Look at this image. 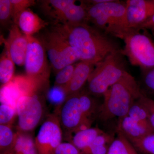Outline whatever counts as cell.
<instances>
[{"label":"cell","mask_w":154,"mask_h":154,"mask_svg":"<svg viewBox=\"0 0 154 154\" xmlns=\"http://www.w3.org/2000/svg\"><path fill=\"white\" fill-rule=\"evenodd\" d=\"M116 136L108 148L107 154H139L129 140L116 130Z\"/></svg>","instance_id":"cell-19"},{"label":"cell","mask_w":154,"mask_h":154,"mask_svg":"<svg viewBox=\"0 0 154 154\" xmlns=\"http://www.w3.org/2000/svg\"><path fill=\"white\" fill-rule=\"evenodd\" d=\"M17 25L26 36H33L45 28L48 24L37 14L28 9L20 15Z\"/></svg>","instance_id":"cell-16"},{"label":"cell","mask_w":154,"mask_h":154,"mask_svg":"<svg viewBox=\"0 0 154 154\" xmlns=\"http://www.w3.org/2000/svg\"><path fill=\"white\" fill-rule=\"evenodd\" d=\"M27 37L28 45L25 63L26 75L48 83L50 76V67L44 46L41 41L36 37Z\"/></svg>","instance_id":"cell-10"},{"label":"cell","mask_w":154,"mask_h":154,"mask_svg":"<svg viewBox=\"0 0 154 154\" xmlns=\"http://www.w3.org/2000/svg\"><path fill=\"white\" fill-rule=\"evenodd\" d=\"M17 136L10 125H0V154H7L14 145Z\"/></svg>","instance_id":"cell-22"},{"label":"cell","mask_w":154,"mask_h":154,"mask_svg":"<svg viewBox=\"0 0 154 154\" xmlns=\"http://www.w3.org/2000/svg\"><path fill=\"white\" fill-rule=\"evenodd\" d=\"M127 29H137L154 14V0H127Z\"/></svg>","instance_id":"cell-12"},{"label":"cell","mask_w":154,"mask_h":154,"mask_svg":"<svg viewBox=\"0 0 154 154\" xmlns=\"http://www.w3.org/2000/svg\"><path fill=\"white\" fill-rule=\"evenodd\" d=\"M140 99L147 110L149 121L154 130V100L147 96L143 91Z\"/></svg>","instance_id":"cell-31"},{"label":"cell","mask_w":154,"mask_h":154,"mask_svg":"<svg viewBox=\"0 0 154 154\" xmlns=\"http://www.w3.org/2000/svg\"><path fill=\"white\" fill-rule=\"evenodd\" d=\"M39 39L44 46L51 65L56 73L67 66L81 61L76 51L54 27L45 32Z\"/></svg>","instance_id":"cell-7"},{"label":"cell","mask_w":154,"mask_h":154,"mask_svg":"<svg viewBox=\"0 0 154 154\" xmlns=\"http://www.w3.org/2000/svg\"><path fill=\"white\" fill-rule=\"evenodd\" d=\"M15 63L5 48L0 59V82L2 85L8 84L14 78Z\"/></svg>","instance_id":"cell-20"},{"label":"cell","mask_w":154,"mask_h":154,"mask_svg":"<svg viewBox=\"0 0 154 154\" xmlns=\"http://www.w3.org/2000/svg\"><path fill=\"white\" fill-rule=\"evenodd\" d=\"M119 38L124 42L121 52L131 65L141 71L154 68V39L147 30L127 29Z\"/></svg>","instance_id":"cell-6"},{"label":"cell","mask_w":154,"mask_h":154,"mask_svg":"<svg viewBox=\"0 0 154 154\" xmlns=\"http://www.w3.org/2000/svg\"><path fill=\"white\" fill-rule=\"evenodd\" d=\"M76 63L67 66L57 73L54 86L64 87L68 84L73 74Z\"/></svg>","instance_id":"cell-27"},{"label":"cell","mask_w":154,"mask_h":154,"mask_svg":"<svg viewBox=\"0 0 154 154\" xmlns=\"http://www.w3.org/2000/svg\"><path fill=\"white\" fill-rule=\"evenodd\" d=\"M38 94L22 96L16 106L18 131L27 132L34 129L43 117L44 105Z\"/></svg>","instance_id":"cell-9"},{"label":"cell","mask_w":154,"mask_h":154,"mask_svg":"<svg viewBox=\"0 0 154 154\" xmlns=\"http://www.w3.org/2000/svg\"><path fill=\"white\" fill-rule=\"evenodd\" d=\"M4 43L15 64L20 66H25L28 38L18 25L15 24L12 25L8 38Z\"/></svg>","instance_id":"cell-13"},{"label":"cell","mask_w":154,"mask_h":154,"mask_svg":"<svg viewBox=\"0 0 154 154\" xmlns=\"http://www.w3.org/2000/svg\"><path fill=\"white\" fill-rule=\"evenodd\" d=\"M7 154H38L35 140L28 133L17 131L14 145Z\"/></svg>","instance_id":"cell-17"},{"label":"cell","mask_w":154,"mask_h":154,"mask_svg":"<svg viewBox=\"0 0 154 154\" xmlns=\"http://www.w3.org/2000/svg\"><path fill=\"white\" fill-rule=\"evenodd\" d=\"M85 4L88 23L91 22L107 35L119 38L127 30L125 1L108 0L96 5Z\"/></svg>","instance_id":"cell-4"},{"label":"cell","mask_w":154,"mask_h":154,"mask_svg":"<svg viewBox=\"0 0 154 154\" xmlns=\"http://www.w3.org/2000/svg\"><path fill=\"white\" fill-rule=\"evenodd\" d=\"M116 130L121 131L129 140L140 139L154 134L149 122H139L128 115L119 118Z\"/></svg>","instance_id":"cell-14"},{"label":"cell","mask_w":154,"mask_h":154,"mask_svg":"<svg viewBox=\"0 0 154 154\" xmlns=\"http://www.w3.org/2000/svg\"><path fill=\"white\" fill-rule=\"evenodd\" d=\"M127 115L139 122H149L147 110L140 98L134 102Z\"/></svg>","instance_id":"cell-24"},{"label":"cell","mask_w":154,"mask_h":154,"mask_svg":"<svg viewBox=\"0 0 154 154\" xmlns=\"http://www.w3.org/2000/svg\"><path fill=\"white\" fill-rule=\"evenodd\" d=\"M142 92L134 77L128 72L103 96L98 113L99 119L105 122L127 115L130 108Z\"/></svg>","instance_id":"cell-2"},{"label":"cell","mask_w":154,"mask_h":154,"mask_svg":"<svg viewBox=\"0 0 154 154\" xmlns=\"http://www.w3.org/2000/svg\"><path fill=\"white\" fill-rule=\"evenodd\" d=\"M103 132L104 131L102 130L97 128H90L85 130L80 131L75 133L70 142L85 154L96 137Z\"/></svg>","instance_id":"cell-18"},{"label":"cell","mask_w":154,"mask_h":154,"mask_svg":"<svg viewBox=\"0 0 154 154\" xmlns=\"http://www.w3.org/2000/svg\"><path fill=\"white\" fill-rule=\"evenodd\" d=\"M47 97L49 102L59 109L67 98L64 87L54 86L48 93Z\"/></svg>","instance_id":"cell-25"},{"label":"cell","mask_w":154,"mask_h":154,"mask_svg":"<svg viewBox=\"0 0 154 154\" xmlns=\"http://www.w3.org/2000/svg\"><path fill=\"white\" fill-rule=\"evenodd\" d=\"M138 30H147L151 35L154 38V14L148 21L143 25H141Z\"/></svg>","instance_id":"cell-33"},{"label":"cell","mask_w":154,"mask_h":154,"mask_svg":"<svg viewBox=\"0 0 154 154\" xmlns=\"http://www.w3.org/2000/svg\"><path fill=\"white\" fill-rule=\"evenodd\" d=\"M121 49L109 54L95 65L88 81V92L92 96H103L110 87L128 72L125 57L122 54Z\"/></svg>","instance_id":"cell-5"},{"label":"cell","mask_w":154,"mask_h":154,"mask_svg":"<svg viewBox=\"0 0 154 154\" xmlns=\"http://www.w3.org/2000/svg\"><path fill=\"white\" fill-rule=\"evenodd\" d=\"M95 66L94 64L82 61L77 63L70 81L64 87L67 97L82 91Z\"/></svg>","instance_id":"cell-15"},{"label":"cell","mask_w":154,"mask_h":154,"mask_svg":"<svg viewBox=\"0 0 154 154\" xmlns=\"http://www.w3.org/2000/svg\"><path fill=\"white\" fill-rule=\"evenodd\" d=\"M62 132L58 116H50L40 126L35 138L38 154H53L62 143Z\"/></svg>","instance_id":"cell-11"},{"label":"cell","mask_w":154,"mask_h":154,"mask_svg":"<svg viewBox=\"0 0 154 154\" xmlns=\"http://www.w3.org/2000/svg\"><path fill=\"white\" fill-rule=\"evenodd\" d=\"M13 6V19L17 25L20 15L36 4L34 0H11Z\"/></svg>","instance_id":"cell-26"},{"label":"cell","mask_w":154,"mask_h":154,"mask_svg":"<svg viewBox=\"0 0 154 154\" xmlns=\"http://www.w3.org/2000/svg\"><path fill=\"white\" fill-rule=\"evenodd\" d=\"M75 0L43 1L42 8L54 24L78 25L88 24L87 7L82 1L77 5Z\"/></svg>","instance_id":"cell-8"},{"label":"cell","mask_w":154,"mask_h":154,"mask_svg":"<svg viewBox=\"0 0 154 154\" xmlns=\"http://www.w3.org/2000/svg\"><path fill=\"white\" fill-rule=\"evenodd\" d=\"M17 115L16 109L7 104L0 105V125H10Z\"/></svg>","instance_id":"cell-28"},{"label":"cell","mask_w":154,"mask_h":154,"mask_svg":"<svg viewBox=\"0 0 154 154\" xmlns=\"http://www.w3.org/2000/svg\"><path fill=\"white\" fill-rule=\"evenodd\" d=\"M13 19V6L11 0H0V22L5 25Z\"/></svg>","instance_id":"cell-29"},{"label":"cell","mask_w":154,"mask_h":154,"mask_svg":"<svg viewBox=\"0 0 154 154\" xmlns=\"http://www.w3.org/2000/svg\"><path fill=\"white\" fill-rule=\"evenodd\" d=\"M21 97L19 89L13 79L1 87L0 98L2 104L10 105L16 110L17 102Z\"/></svg>","instance_id":"cell-21"},{"label":"cell","mask_w":154,"mask_h":154,"mask_svg":"<svg viewBox=\"0 0 154 154\" xmlns=\"http://www.w3.org/2000/svg\"><path fill=\"white\" fill-rule=\"evenodd\" d=\"M53 154H85L71 142H62L56 149Z\"/></svg>","instance_id":"cell-30"},{"label":"cell","mask_w":154,"mask_h":154,"mask_svg":"<svg viewBox=\"0 0 154 154\" xmlns=\"http://www.w3.org/2000/svg\"><path fill=\"white\" fill-rule=\"evenodd\" d=\"M89 92L80 91L67 97L58 109L62 127L70 134L83 124L91 125L100 105Z\"/></svg>","instance_id":"cell-3"},{"label":"cell","mask_w":154,"mask_h":154,"mask_svg":"<svg viewBox=\"0 0 154 154\" xmlns=\"http://www.w3.org/2000/svg\"><path fill=\"white\" fill-rule=\"evenodd\" d=\"M139 154H154V134L136 140H129Z\"/></svg>","instance_id":"cell-23"},{"label":"cell","mask_w":154,"mask_h":154,"mask_svg":"<svg viewBox=\"0 0 154 154\" xmlns=\"http://www.w3.org/2000/svg\"><path fill=\"white\" fill-rule=\"evenodd\" d=\"M53 27L63 35L82 61L96 65L121 49L109 35L87 23L54 24Z\"/></svg>","instance_id":"cell-1"},{"label":"cell","mask_w":154,"mask_h":154,"mask_svg":"<svg viewBox=\"0 0 154 154\" xmlns=\"http://www.w3.org/2000/svg\"><path fill=\"white\" fill-rule=\"evenodd\" d=\"M141 72L144 86L149 92L154 94V68Z\"/></svg>","instance_id":"cell-32"}]
</instances>
